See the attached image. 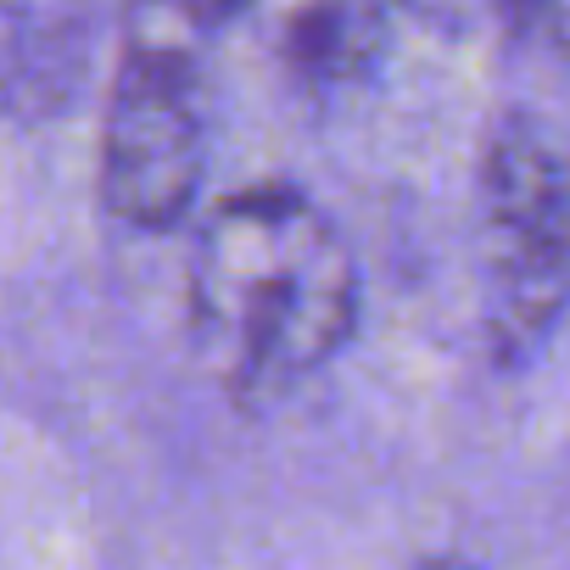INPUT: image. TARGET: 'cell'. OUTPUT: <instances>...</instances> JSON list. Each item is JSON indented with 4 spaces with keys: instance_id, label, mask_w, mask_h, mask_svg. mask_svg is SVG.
I'll list each match as a JSON object with an SVG mask.
<instances>
[{
    "instance_id": "cell-1",
    "label": "cell",
    "mask_w": 570,
    "mask_h": 570,
    "mask_svg": "<svg viewBox=\"0 0 570 570\" xmlns=\"http://www.w3.org/2000/svg\"><path fill=\"white\" fill-rule=\"evenodd\" d=\"M190 342L235 403L314 381L358 325V263L342 229L297 185L229 190L196 229Z\"/></svg>"
},
{
    "instance_id": "cell-7",
    "label": "cell",
    "mask_w": 570,
    "mask_h": 570,
    "mask_svg": "<svg viewBox=\"0 0 570 570\" xmlns=\"http://www.w3.org/2000/svg\"><path fill=\"white\" fill-rule=\"evenodd\" d=\"M487 7H503L509 18H531V7H537V0H487Z\"/></svg>"
},
{
    "instance_id": "cell-6",
    "label": "cell",
    "mask_w": 570,
    "mask_h": 570,
    "mask_svg": "<svg viewBox=\"0 0 570 570\" xmlns=\"http://www.w3.org/2000/svg\"><path fill=\"white\" fill-rule=\"evenodd\" d=\"M531 23H537L542 35H553V40L570 51V0H537V7H531Z\"/></svg>"
},
{
    "instance_id": "cell-4",
    "label": "cell",
    "mask_w": 570,
    "mask_h": 570,
    "mask_svg": "<svg viewBox=\"0 0 570 570\" xmlns=\"http://www.w3.org/2000/svg\"><path fill=\"white\" fill-rule=\"evenodd\" d=\"M285 73L308 90L353 85L386 46V0H252Z\"/></svg>"
},
{
    "instance_id": "cell-3",
    "label": "cell",
    "mask_w": 570,
    "mask_h": 570,
    "mask_svg": "<svg viewBox=\"0 0 570 570\" xmlns=\"http://www.w3.org/2000/svg\"><path fill=\"white\" fill-rule=\"evenodd\" d=\"M487 331L503 358L548 342L570 308V140L542 118H503L481 163Z\"/></svg>"
},
{
    "instance_id": "cell-5",
    "label": "cell",
    "mask_w": 570,
    "mask_h": 570,
    "mask_svg": "<svg viewBox=\"0 0 570 570\" xmlns=\"http://www.w3.org/2000/svg\"><path fill=\"white\" fill-rule=\"evenodd\" d=\"M151 7H163L168 18H179L185 29H196V35H207V29H218V23H229L235 12H246L252 0H151Z\"/></svg>"
},
{
    "instance_id": "cell-2",
    "label": "cell",
    "mask_w": 570,
    "mask_h": 570,
    "mask_svg": "<svg viewBox=\"0 0 570 570\" xmlns=\"http://www.w3.org/2000/svg\"><path fill=\"white\" fill-rule=\"evenodd\" d=\"M207 174V101L196 29L140 7L101 112V202L129 229H174Z\"/></svg>"
}]
</instances>
